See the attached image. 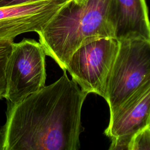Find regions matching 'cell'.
Masks as SVG:
<instances>
[{
	"label": "cell",
	"instance_id": "obj_9",
	"mask_svg": "<svg viewBox=\"0 0 150 150\" xmlns=\"http://www.w3.org/2000/svg\"><path fill=\"white\" fill-rule=\"evenodd\" d=\"M13 43L0 42V98H4L6 91V65L12 50Z\"/></svg>",
	"mask_w": 150,
	"mask_h": 150
},
{
	"label": "cell",
	"instance_id": "obj_10",
	"mask_svg": "<svg viewBox=\"0 0 150 150\" xmlns=\"http://www.w3.org/2000/svg\"><path fill=\"white\" fill-rule=\"evenodd\" d=\"M150 150V125L137 132L131 138L128 150Z\"/></svg>",
	"mask_w": 150,
	"mask_h": 150
},
{
	"label": "cell",
	"instance_id": "obj_5",
	"mask_svg": "<svg viewBox=\"0 0 150 150\" xmlns=\"http://www.w3.org/2000/svg\"><path fill=\"white\" fill-rule=\"evenodd\" d=\"M114 38L97 39L80 47L71 56L66 70L84 91L104 98L108 79L119 49Z\"/></svg>",
	"mask_w": 150,
	"mask_h": 150
},
{
	"label": "cell",
	"instance_id": "obj_7",
	"mask_svg": "<svg viewBox=\"0 0 150 150\" xmlns=\"http://www.w3.org/2000/svg\"><path fill=\"white\" fill-rule=\"evenodd\" d=\"M66 2L47 0L0 7V42H13L19 35L38 33Z\"/></svg>",
	"mask_w": 150,
	"mask_h": 150
},
{
	"label": "cell",
	"instance_id": "obj_8",
	"mask_svg": "<svg viewBox=\"0 0 150 150\" xmlns=\"http://www.w3.org/2000/svg\"><path fill=\"white\" fill-rule=\"evenodd\" d=\"M110 21L114 38L118 41H150V20L145 0H111Z\"/></svg>",
	"mask_w": 150,
	"mask_h": 150
},
{
	"label": "cell",
	"instance_id": "obj_11",
	"mask_svg": "<svg viewBox=\"0 0 150 150\" xmlns=\"http://www.w3.org/2000/svg\"><path fill=\"white\" fill-rule=\"evenodd\" d=\"M42 1H47V0H0V7L21 5V4H26V3ZM52 1H57L60 2H66L69 0H52Z\"/></svg>",
	"mask_w": 150,
	"mask_h": 150
},
{
	"label": "cell",
	"instance_id": "obj_3",
	"mask_svg": "<svg viewBox=\"0 0 150 150\" xmlns=\"http://www.w3.org/2000/svg\"><path fill=\"white\" fill-rule=\"evenodd\" d=\"M119 42L104 97L110 112L150 77V41L130 39Z\"/></svg>",
	"mask_w": 150,
	"mask_h": 150
},
{
	"label": "cell",
	"instance_id": "obj_2",
	"mask_svg": "<svg viewBox=\"0 0 150 150\" xmlns=\"http://www.w3.org/2000/svg\"><path fill=\"white\" fill-rule=\"evenodd\" d=\"M111 0H69L37 33L47 56L66 70L73 54L81 46L114 38L110 21Z\"/></svg>",
	"mask_w": 150,
	"mask_h": 150
},
{
	"label": "cell",
	"instance_id": "obj_1",
	"mask_svg": "<svg viewBox=\"0 0 150 150\" xmlns=\"http://www.w3.org/2000/svg\"><path fill=\"white\" fill-rule=\"evenodd\" d=\"M88 94L64 70L55 82L16 104L8 103L0 150H77L81 112Z\"/></svg>",
	"mask_w": 150,
	"mask_h": 150
},
{
	"label": "cell",
	"instance_id": "obj_4",
	"mask_svg": "<svg viewBox=\"0 0 150 150\" xmlns=\"http://www.w3.org/2000/svg\"><path fill=\"white\" fill-rule=\"evenodd\" d=\"M46 55L42 44L34 39L12 43L5 69L8 103L16 104L45 86Z\"/></svg>",
	"mask_w": 150,
	"mask_h": 150
},
{
	"label": "cell",
	"instance_id": "obj_6",
	"mask_svg": "<svg viewBox=\"0 0 150 150\" xmlns=\"http://www.w3.org/2000/svg\"><path fill=\"white\" fill-rule=\"evenodd\" d=\"M110 114L104 131L111 140L109 149L128 150L132 137L150 125V77Z\"/></svg>",
	"mask_w": 150,
	"mask_h": 150
},
{
	"label": "cell",
	"instance_id": "obj_12",
	"mask_svg": "<svg viewBox=\"0 0 150 150\" xmlns=\"http://www.w3.org/2000/svg\"><path fill=\"white\" fill-rule=\"evenodd\" d=\"M73 1L77 4H80V3H81L82 2H83L84 0H73Z\"/></svg>",
	"mask_w": 150,
	"mask_h": 150
}]
</instances>
